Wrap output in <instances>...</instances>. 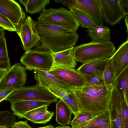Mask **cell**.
I'll return each instance as SVG.
<instances>
[{"mask_svg":"<svg viewBox=\"0 0 128 128\" xmlns=\"http://www.w3.org/2000/svg\"><path fill=\"white\" fill-rule=\"evenodd\" d=\"M36 24L40 44L52 53L74 47L79 37L77 32L54 25Z\"/></svg>","mask_w":128,"mask_h":128,"instance_id":"2","label":"cell"},{"mask_svg":"<svg viewBox=\"0 0 128 128\" xmlns=\"http://www.w3.org/2000/svg\"><path fill=\"white\" fill-rule=\"evenodd\" d=\"M16 32L20 38L23 48L26 52L30 50L40 41L36 22L30 16L27 17L18 27Z\"/></svg>","mask_w":128,"mask_h":128,"instance_id":"7","label":"cell"},{"mask_svg":"<svg viewBox=\"0 0 128 128\" xmlns=\"http://www.w3.org/2000/svg\"><path fill=\"white\" fill-rule=\"evenodd\" d=\"M15 115L8 110L0 112V126L12 128L16 122Z\"/></svg>","mask_w":128,"mask_h":128,"instance_id":"30","label":"cell"},{"mask_svg":"<svg viewBox=\"0 0 128 128\" xmlns=\"http://www.w3.org/2000/svg\"><path fill=\"white\" fill-rule=\"evenodd\" d=\"M86 31L92 41H109L112 38L110 28L104 24L98 25L95 28L88 29Z\"/></svg>","mask_w":128,"mask_h":128,"instance_id":"20","label":"cell"},{"mask_svg":"<svg viewBox=\"0 0 128 128\" xmlns=\"http://www.w3.org/2000/svg\"><path fill=\"white\" fill-rule=\"evenodd\" d=\"M54 114V112L47 110L37 118L34 123L45 124L50 120Z\"/></svg>","mask_w":128,"mask_h":128,"instance_id":"33","label":"cell"},{"mask_svg":"<svg viewBox=\"0 0 128 128\" xmlns=\"http://www.w3.org/2000/svg\"><path fill=\"white\" fill-rule=\"evenodd\" d=\"M12 128H33L27 123V121L16 122Z\"/></svg>","mask_w":128,"mask_h":128,"instance_id":"36","label":"cell"},{"mask_svg":"<svg viewBox=\"0 0 128 128\" xmlns=\"http://www.w3.org/2000/svg\"><path fill=\"white\" fill-rule=\"evenodd\" d=\"M102 10L103 21L113 26L119 23L124 14L119 0H98Z\"/></svg>","mask_w":128,"mask_h":128,"instance_id":"10","label":"cell"},{"mask_svg":"<svg viewBox=\"0 0 128 128\" xmlns=\"http://www.w3.org/2000/svg\"><path fill=\"white\" fill-rule=\"evenodd\" d=\"M125 23L126 26L127 36V41L128 42V14H124V16Z\"/></svg>","mask_w":128,"mask_h":128,"instance_id":"38","label":"cell"},{"mask_svg":"<svg viewBox=\"0 0 128 128\" xmlns=\"http://www.w3.org/2000/svg\"><path fill=\"white\" fill-rule=\"evenodd\" d=\"M24 7L26 12L31 14L42 12L50 4L49 0H19Z\"/></svg>","mask_w":128,"mask_h":128,"instance_id":"21","label":"cell"},{"mask_svg":"<svg viewBox=\"0 0 128 128\" xmlns=\"http://www.w3.org/2000/svg\"><path fill=\"white\" fill-rule=\"evenodd\" d=\"M115 47L109 41H92L75 46L74 56L76 61L84 63L100 60L107 59L114 52Z\"/></svg>","mask_w":128,"mask_h":128,"instance_id":"3","label":"cell"},{"mask_svg":"<svg viewBox=\"0 0 128 128\" xmlns=\"http://www.w3.org/2000/svg\"><path fill=\"white\" fill-rule=\"evenodd\" d=\"M21 64L26 69L48 72L53 63L52 53L40 44L26 52L20 58Z\"/></svg>","mask_w":128,"mask_h":128,"instance_id":"5","label":"cell"},{"mask_svg":"<svg viewBox=\"0 0 128 128\" xmlns=\"http://www.w3.org/2000/svg\"><path fill=\"white\" fill-rule=\"evenodd\" d=\"M104 82L106 86H111L114 87L116 79L115 68L110 58L107 59L103 72Z\"/></svg>","mask_w":128,"mask_h":128,"instance_id":"26","label":"cell"},{"mask_svg":"<svg viewBox=\"0 0 128 128\" xmlns=\"http://www.w3.org/2000/svg\"><path fill=\"white\" fill-rule=\"evenodd\" d=\"M0 14L9 19L18 28L26 14L18 3L13 0H0Z\"/></svg>","mask_w":128,"mask_h":128,"instance_id":"11","label":"cell"},{"mask_svg":"<svg viewBox=\"0 0 128 128\" xmlns=\"http://www.w3.org/2000/svg\"><path fill=\"white\" fill-rule=\"evenodd\" d=\"M121 114L125 128H128V106L125 100L122 102Z\"/></svg>","mask_w":128,"mask_h":128,"instance_id":"34","label":"cell"},{"mask_svg":"<svg viewBox=\"0 0 128 128\" xmlns=\"http://www.w3.org/2000/svg\"><path fill=\"white\" fill-rule=\"evenodd\" d=\"M8 70L5 69L0 68V80L3 78Z\"/></svg>","mask_w":128,"mask_h":128,"instance_id":"39","label":"cell"},{"mask_svg":"<svg viewBox=\"0 0 128 128\" xmlns=\"http://www.w3.org/2000/svg\"><path fill=\"white\" fill-rule=\"evenodd\" d=\"M96 115L81 111L70 122L72 128H86L90 120Z\"/></svg>","mask_w":128,"mask_h":128,"instance_id":"28","label":"cell"},{"mask_svg":"<svg viewBox=\"0 0 128 128\" xmlns=\"http://www.w3.org/2000/svg\"><path fill=\"white\" fill-rule=\"evenodd\" d=\"M52 103L43 101H18L11 103L10 109L15 116L21 118L30 111L42 106H49Z\"/></svg>","mask_w":128,"mask_h":128,"instance_id":"14","label":"cell"},{"mask_svg":"<svg viewBox=\"0 0 128 128\" xmlns=\"http://www.w3.org/2000/svg\"><path fill=\"white\" fill-rule=\"evenodd\" d=\"M37 23L56 25L77 32L80 24L72 12L64 8L44 10L38 18Z\"/></svg>","mask_w":128,"mask_h":128,"instance_id":"4","label":"cell"},{"mask_svg":"<svg viewBox=\"0 0 128 128\" xmlns=\"http://www.w3.org/2000/svg\"><path fill=\"white\" fill-rule=\"evenodd\" d=\"M110 58L115 68L117 78L128 68V42L122 43Z\"/></svg>","mask_w":128,"mask_h":128,"instance_id":"15","label":"cell"},{"mask_svg":"<svg viewBox=\"0 0 128 128\" xmlns=\"http://www.w3.org/2000/svg\"><path fill=\"white\" fill-rule=\"evenodd\" d=\"M16 90V88L14 86H11L0 90V102L4 100L8 96Z\"/></svg>","mask_w":128,"mask_h":128,"instance_id":"35","label":"cell"},{"mask_svg":"<svg viewBox=\"0 0 128 128\" xmlns=\"http://www.w3.org/2000/svg\"><path fill=\"white\" fill-rule=\"evenodd\" d=\"M54 128H71L70 127L68 126H59Z\"/></svg>","mask_w":128,"mask_h":128,"instance_id":"42","label":"cell"},{"mask_svg":"<svg viewBox=\"0 0 128 128\" xmlns=\"http://www.w3.org/2000/svg\"><path fill=\"white\" fill-rule=\"evenodd\" d=\"M110 124L108 110L96 115L90 120L86 128H110Z\"/></svg>","mask_w":128,"mask_h":128,"instance_id":"25","label":"cell"},{"mask_svg":"<svg viewBox=\"0 0 128 128\" xmlns=\"http://www.w3.org/2000/svg\"><path fill=\"white\" fill-rule=\"evenodd\" d=\"M123 100H126V94L128 87V68L117 78L114 85Z\"/></svg>","mask_w":128,"mask_h":128,"instance_id":"27","label":"cell"},{"mask_svg":"<svg viewBox=\"0 0 128 128\" xmlns=\"http://www.w3.org/2000/svg\"><path fill=\"white\" fill-rule=\"evenodd\" d=\"M122 100L116 88L114 87L108 110L110 120V128H125L121 114Z\"/></svg>","mask_w":128,"mask_h":128,"instance_id":"13","label":"cell"},{"mask_svg":"<svg viewBox=\"0 0 128 128\" xmlns=\"http://www.w3.org/2000/svg\"><path fill=\"white\" fill-rule=\"evenodd\" d=\"M119 1L124 14H128V0H119Z\"/></svg>","mask_w":128,"mask_h":128,"instance_id":"37","label":"cell"},{"mask_svg":"<svg viewBox=\"0 0 128 128\" xmlns=\"http://www.w3.org/2000/svg\"><path fill=\"white\" fill-rule=\"evenodd\" d=\"M0 128H8L4 126H0Z\"/></svg>","mask_w":128,"mask_h":128,"instance_id":"44","label":"cell"},{"mask_svg":"<svg viewBox=\"0 0 128 128\" xmlns=\"http://www.w3.org/2000/svg\"><path fill=\"white\" fill-rule=\"evenodd\" d=\"M58 98L48 90L37 84L31 86H23L16 90L4 100L10 103L20 100L56 102Z\"/></svg>","mask_w":128,"mask_h":128,"instance_id":"6","label":"cell"},{"mask_svg":"<svg viewBox=\"0 0 128 128\" xmlns=\"http://www.w3.org/2000/svg\"><path fill=\"white\" fill-rule=\"evenodd\" d=\"M0 26L4 30L16 32L18 28L9 19L0 14Z\"/></svg>","mask_w":128,"mask_h":128,"instance_id":"32","label":"cell"},{"mask_svg":"<svg viewBox=\"0 0 128 128\" xmlns=\"http://www.w3.org/2000/svg\"><path fill=\"white\" fill-rule=\"evenodd\" d=\"M48 72L76 88H82L85 86L83 76L74 68H55Z\"/></svg>","mask_w":128,"mask_h":128,"instance_id":"12","label":"cell"},{"mask_svg":"<svg viewBox=\"0 0 128 128\" xmlns=\"http://www.w3.org/2000/svg\"><path fill=\"white\" fill-rule=\"evenodd\" d=\"M34 76L37 84L48 90H59L66 92H74L75 88L48 72L35 70Z\"/></svg>","mask_w":128,"mask_h":128,"instance_id":"8","label":"cell"},{"mask_svg":"<svg viewBox=\"0 0 128 128\" xmlns=\"http://www.w3.org/2000/svg\"><path fill=\"white\" fill-rule=\"evenodd\" d=\"M78 21L82 28L90 29L96 28L98 25L88 15L74 7L69 8Z\"/></svg>","mask_w":128,"mask_h":128,"instance_id":"23","label":"cell"},{"mask_svg":"<svg viewBox=\"0 0 128 128\" xmlns=\"http://www.w3.org/2000/svg\"><path fill=\"white\" fill-rule=\"evenodd\" d=\"M63 0H54V1L56 3L62 2Z\"/></svg>","mask_w":128,"mask_h":128,"instance_id":"43","label":"cell"},{"mask_svg":"<svg viewBox=\"0 0 128 128\" xmlns=\"http://www.w3.org/2000/svg\"><path fill=\"white\" fill-rule=\"evenodd\" d=\"M114 86L104 84L86 85L74 92L80 111L97 115L108 110Z\"/></svg>","mask_w":128,"mask_h":128,"instance_id":"1","label":"cell"},{"mask_svg":"<svg viewBox=\"0 0 128 128\" xmlns=\"http://www.w3.org/2000/svg\"><path fill=\"white\" fill-rule=\"evenodd\" d=\"M26 70L19 63L11 66L0 80V90L11 86H14L16 90L23 87L26 80Z\"/></svg>","mask_w":128,"mask_h":128,"instance_id":"9","label":"cell"},{"mask_svg":"<svg viewBox=\"0 0 128 128\" xmlns=\"http://www.w3.org/2000/svg\"><path fill=\"white\" fill-rule=\"evenodd\" d=\"M48 106H44L34 109L27 113L24 118L34 123L36 120L42 114L48 110Z\"/></svg>","mask_w":128,"mask_h":128,"instance_id":"31","label":"cell"},{"mask_svg":"<svg viewBox=\"0 0 128 128\" xmlns=\"http://www.w3.org/2000/svg\"><path fill=\"white\" fill-rule=\"evenodd\" d=\"M38 128H54L52 125H49L46 126L39 127Z\"/></svg>","mask_w":128,"mask_h":128,"instance_id":"41","label":"cell"},{"mask_svg":"<svg viewBox=\"0 0 128 128\" xmlns=\"http://www.w3.org/2000/svg\"><path fill=\"white\" fill-rule=\"evenodd\" d=\"M55 128V127H54Z\"/></svg>","mask_w":128,"mask_h":128,"instance_id":"45","label":"cell"},{"mask_svg":"<svg viewBox=\"0 0 128 128\" xmlns=\"http://www.w3.org/2000/svg\"><path fill=\"white\" fill-rule=\"evenodd\" d=\"M11 66L9 58L4 30L0 28V68L8 70Z\"/></svg>","mask_w":128,"mask_h":128,"instance_id":"24","label":"cell"},{"mask_svg":"<svg viewBox=\"0 0 128 128\" xmlns=\"http://www.w3.org/2000/svg\"><path fill=\"white\" fill-rule=\"evenodd\" d=\"M56 122L62 126L70 124L72 113L70 108L60 100L56 104Z\"/></svg>","mask_w":128,"mask_h":128,"instance_id":"19","label":"cell"},{"mask_svg":"<svg viewBox=\"0 0 128 128\" xmlns=\"http://www.w3.org/2000/svg\"><path fill=\"white\" fill-rule=\"evenodd\" d=\"M126 101L128 106V87L126 94Z\"/></svg>","mask_w":128,"mask_h":128,"instance_id":"40","label":"cell"},{"mask_svg":"<svg viewBox=\"0 0 128 128\" xmlns=\"http://www.w3.org/2000/svg\"><path fill=\"white\" fill-rule=\"evenodd\" d=\"M106 60H100L84 63L77 70L82 74L84 75H91L96 70L103 71Z\"/></svg>","mask_w":128,"mask_h":128,"instance_id":"22","label":"cell"},{"mask_svg":"<svg viewBox=\"0 0 128 128\" xmlns=\"http://www.w3.org/2000/svg\"><path fill=\"white\" fill-rule=\"evenodd\" d=\"M103 72L102 71L96 70L91 75H83L85 80V86L104 84Z\"/></svg>","mask_w":128,"mask_h":128,"instance_id":"29","label":"cell"},{"mask_svg":"<svg viewBox=\"0 0 128 128\" xmlns=\"http://www.w3.org/2000/svg\"><path fill=\"white\" fill-rule=\"evenodd\" d=\"M80 5L82 11L98 25L103 24L101 6L98 0H77Z\"/></svg>","mask_w":128,"mask_h":128,"instance_id":"16","label":"cell"},{"mask_svg":"<svg viewBox=\"0 0 128 128\" xmlns=\"http://www.w3.org/2000/svg\"><path fill=\"white\" fill-rule=\"evenodd\" d=\"M74 47H73L62 51L52 53L53 63L51 69L57 67L74 68L77 64L74 58Z\"/></svg>","mask_w":128,"mask_h":128,"instance_id":"17","label":"cell"},{"mask_svg":"<svg viewBox=\"0 0 128 128\" xmlns=\"http://www.w3.org/2000/svg\"><path fill=\"white\" fill-rule=\"evenodd\" d=\"M49 90L58 98L62 100L68 106L74 116L80 112L78 101L74 92H69L59 90Z\"/></svg>","mask_w":128,"mask_h":128,"instance_id":"18","label":"cell"}]
</instances>
